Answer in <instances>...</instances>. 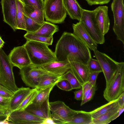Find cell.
<instances>
[{"instance_id":"277c9868","label":"cell","mask_w":124,"mask_h":124,"mask_svg":"<svg viewBox=\"0 0 124 124\" xmlns=\"http://www.w3.org/2000/svg\"><path fill=\"white\" fill-rule=\"evenodd\" d=\"M13 67L8 56L0 49V84L13 93L19 88L15 82Z\"/></svg>"},{"instance_id":"ee69618b","label":"cell","mask_w":124,"mask_h":124,"mask_svg":"<svg viewBox=\"0 0 124 124\" xmlns=\"http://www.w3.org/2000/svg\"><path fill=\"white\" fill-rule=\"evenodd\" d=\"M42 124H55L54 121L51 117L45 119Z\"/></svg>"},{"instance_id":"e0dca14e","label":"cell","mask_w":124,"mask_h":124,"mask_svg":"<svg viewBox=\"0 0 124 124\" xmlns=\"http://www.w3.org/2000/svg\"><path fill=\"white\" fill-rule=\"evenodd\" d=\"M40 66L46 71L59 76L62 75L70 68L68 60L52 62Z\"/></svg>"},{"instance_id":"f1b7e54d","label":"cell","mask_w":124,"mask_h":124,"mask_svg":"<svg viewBox=\"0 0 124 124\" xmlns=\"http://www.w3.org/2000/svg\"><path fill=\"white\" fill-rule=\"evenodd\" d=\"M55 85H54L45 88L38 90V93L32 103H41L49 99L50 93Z\"/></svg>"},{"instance_id":"603a6c76","label":"cell","mask_w":124,"mask_h":124,"mask_svg":"<svg viewBox=\"0 0 124 124\" xmlns=\"http://www.w3.org/2000/svg\"><path fill=\"white\" fill-rule=\"evenodd\" d=\"M59 30L57 25L45 21L37 30L31 33L45 37L51 38L53 37L54 34Z\"/></svg>"},{"instance_id":"9c48e42d","label":"cell","mask_w":124,"mask_h":124,"mask_svg":"<svg viewBox=\"0 0 124 124\" xmlns=\"http://www.w3.org/2000/svg\"><path fill=\"white\" fill-rule=\"evenodd\" d=\"M94 55L100 64L107 86L116 73L120 62H118L106 54L97 49L93 51Z\"/></svg>"},{"instance_id":"ac0fdd59","label":"cell","mask_w":124,"mask_h":124,"mask_svg":"<svg viewBox=\"0 0 124 124\" xmlns=\"http://www.w3.org/2000/svg\"><path fill=\"white\" fill-rule=\"evenodd\" d=\"M69 62L70 70L81 84L82 85L88 81L90 72L87 65L78 62Z\"/></svg>"},{"instance_id":"b9f144b4","label":"cell","mask_w":124,"mask_h":124,"mask_svg":"<svg viewBox=\"0 0 124 124\" xmlns=\"http://www.w3.org/2000/svg\"><path fill=\"white\" fill-rule=\"evenodd\" d=\"M74 98L77 100L79 101L83 99V92L82 88L78 90H76L74 92Z\"/></svg>"},{"instance_id":"e575fe53","label":"cell","mask_w":124,"mask_h":124,"mask_svg":"<svg viewBox=\"0 0 124 124\" xmlns=\"http://www.w3.org/2000/svg\"><path fill=\"white\" fill-rule=\"evenodd\" d=\"M56 85L60 89L66 91H70L73 89L70 83L65 79L59 81Z\"/></svg>"},{"instance_id":"bcb514c9","label":"cell","mask_w":124,"mask_h":124,"mask_svg":"<svg viewBox=\"0 0 124 124\" xmlns=\"http://www.w3.org/2000/svg\"><path fill=\"white\" fill-rule=\"evenodd\" d=\"M7 116H0V124H9L7 120Z\"/></svg>"},{"instance_id":"52a82bcc","label":"cell","mask_w":124,"mask_h":124,"mask_svg":"<svg viewBox=\"0 0 124 124\" xmlns=\"http://www.w3.org/2000/svg\"><path fill=\"white\" fill-rule=\"evenodd\" d=\"M49 104L51 117L55 124H67L68 119L78 111L71 108L62 101L49 102Z\"/></svg>"},{"instance_id":"8fae6325","label":"cell","mask_w":124,"mask_h":124,"mask_svg":"<svg viewBox=\"0 0 124 124\" xmlns=\"http://www.w3.org/2000/svg\"><path fill=\"white\" fill-rule=\"evenodd\" d=\"M7 119L10 124H42L45 120L34 115L25 109L15 110L10 112Z\"/></svg>"},{"instance_id":"30bf717a","label":"cell","mask_w":124,"mask_h":124,"mask_svg":"<svg viewBox=\"0 0 124 124\" xmlns=\"http://www.w3.org/2000/svg\"><path fill=\"white\" fill-rule=\"evenodd\" d=\"M95 42L99 44L105 42L104 35L101 33L97 27L94 17V11L83 9L81 20Z\"/></svg>"},{"instance_id":"4fadbf2b","label":"cell","mask_w":124,"mask_h":124,"mask_svg":"<svg viewBox=\"0 0 124 124\" xmlns=\"http://www.w3.org/2000/svg\"><path fill=\"white\" fill-rule=\"evenodd\" d=\"M13 66L20 70L31 63L27 51L23 45L14 47L8 55Z\"/></svg>"},{"instance_id":"4dcf8cb0","label":"cell","mask_w":124,"mask_h":124,"mask_svg":"<svg viewBox=\"0 0 124 124\" xmlns=\"http://www.w3.org/2000/svg\"><path fill=\"white\" fill-rule=\"evenodd\" d=\"M38 92V90L36 88H33L31 92L25 98L16 110L21 111L25 109L28 107L33 103Z\"/></svg>"},{"instance_id":"d4e9b609","label":"cell","mask_w":124,"mask_h":124,"mask_svg":"<svg viewBox=\"0 0 124 124\" xmlns=\"http://www.w3.org/2000/svg\"><path fill=\"white\" fill-rule=\"evenodd\" d=\"M60 77L50 73L45 74L40 78L35 88L39 90L55 85Z\"/></svg>"},{"instance_id":"3957f363","label":"cell","mask_w":124,"mask_h":124,"mask_svg":"<svg viewBox=\"0 0 124 124\" xmlns=\"http://www.w3.org/2000/svg\"><path fill=\"white\" fill-rule=\"evenodd\" d=\"M124 92V62H120L118 69L103 92L104 98L108 102L117 99Z\"/></svg>"},{"instance_id":"8992f818","label":"cell","mask_w":124,"mask_h":124,"mask_svg":"<svg viewBox=\"0 0 124 124\" xmlns=\"http://www.w3.org/2000/svg\"><path fill=\"white\" fill-rule=\"evenodd\" d=\"M124 0H113L111 4L114 24L113 29L117 39L124 44Z\"/></svg>"},{"instance_id":"6da1fadb","label":"cell","mask_w":124,"mask_h":124,"mask_svg":"<svg viewBox=\"0 0 124 124\" xmlns=\"http://www.w3.org/2000/svg\"><path fill=\"white\" fill-rule=\"evenodd\" d=\"M58 61L68 60L87 65L92 58L89 49L73 33L64 32L56 45L54 52Z\"/></svg>"},{"instance_id":"ffe728a7","label":"cell","mask_w":124,"mask_h":124,"mask_svg":"<svg viewBox=\"0 0 124 124\" xmlns=\"http://www.w3.org/2000/svg\"><path fill=\"white\" fill-rule=\"evenodd\" d=\"M67 14L73 20H81L83 9L77 0H63Z\"/></svg>"},{"instance_id":"f546056e","label":"cell","mask_w":124,"mask_h":124,"mask_svg":"<svg viewBox=\"0 0 124 124\" xmlns=\"http://www.w3.org/2000/svg\"><path fill=\"white\" fill-rule=\"evenodd\" d=\"M24 37L27 40L33 41L43 43L48 46L52 45L53 41V37L46 38L27 32L24 35Z\"/></svg>"},{"instance_id":"cb8c5ba5","label":"cell","mask_w":124,"mask_h":124,"mask_svg":"<svg viewBox=\"0 0 124 124\" xmlns=\"http://www.w3.org/2000/svg\"><path fill=\"white\" fill-rule=\"evenodd\" d=\"M67 124H93V118L89 112L78 111L69 119Z\"/></svg>"},{"instance_id":"74e56055","label":"cell","mask_w":124,"mask_h":124,"mask_svg":"<svg viewBox=\"0 0 124 124\" xmlns=\"http://www.w3.org/2000/svg\"><path fill=\"white\" fill-rule=\"evenodd\" d=\"M10 98H8L0 95V109H8Z\"/></svg>"},{"instance_id":"d6986e66","label":"cell","mask_w":124,"mask_h":124,"mask_svg":"<svg viewBox=\"0 0 124 124\" xmlns=\"http://www.w3.org/2000/svg\"><path fill=\"white\" fill-rule=\"evenodd\" d=\"M32 90L29 87H22L13 93L8 109L9 113L16 109Z\"/></svg>"},{"instance_id":"7402d4cb","label":"cell","mask_w":124,"mask_h":124,"mask_svg":"<svg viewBox=\"0 0 124 124\" xmlns=\"http://www.w3.org/2000/svg\"><path fill=\"white\" fill-rule=\"evenodd\" d=\"M120 107L117 103L104 114L93 119V124H108L118 117V111Z\"/></svg>"},{"instance_id":"4316f807","label":"cell","mask_w":124,"mask_h":124,"mask_svg":"<svg viewBox=\"0 0 124 124\" xmlns=\"http://www.w3.org/2000/svg\"><path fill=\"white\" fill-rule=\"evenodd\" d=\"M117 99L109 102L89 112L93 119L96 118L104 114L117 103Z\"/></svg>"},{"instance_id":"83f0119b","label":"cell","mask_w":124,"mask_h":124,"mask_svg":"<svg viewBox=\"0 0 124 124\" xmlns=\"http://www.w3.org/2000/svg\"><path fill=\"white\" fill-rule=\"evenodd\" d=\"M62 79L67 80L70 83L73 89L82 88V85L70 69L61 76L59 80Z\"/></svg>"},{"instance_id":"7bdbcfd3","label":"cell","mask_w":124,"mask_h":124,"mask_svg":"<svg viewBox=\"0 0 124 124\" xmlns=\"http://www.w3.org/2000/svg\"><path fill=\"white\" fill-rule=\"evenodd\" d=\"M117 103L120 107L124 106V92L117 98Z\"/></svg>"},{"instance_id":"44dd1931","label":"cell","mask_w":124,"mask_h":124,"mask_svg":"<svg viewBox=\"0 0 124 124\" xmlns=\"http://www.w3.org/2000/svg\"><path fill=\"white\" fill-rule=\"evenodd\" d=\"M24 14L40 24H42L45 21L44 10L36 7L27 6L24 4Z\"/></svg>"},{"instance_id":"2e32d148","label":"cell","mask_w":124,"mask_h":124,"mask_svg":"<svg viewBox=\"0 0 124 124\" xmlns=\"http://www.w3.org/2000/svg\"><path fill=\"white\" fill-rule=\"evenodd\" d=\"M49 99L39 104L32 103L25 110L34 115L44 119L50 117L51 113Z\"/></svg>"},{"instance_id":"484cf974","label":"cell","mask_w":124,"mask_h":124,"mask_svg":"<svg viewBox=\"0 0 124 124\" xmlns=\"http://www.w3.org/2000/svg\"><path fill=\"white\" fill-rule=\"evenodd\" d=\"M16 1L17 29L25 30L26 26L24 14V4L21 0H16Z\"/></svg>"},{"instance_id":"60d3db41","label":"cell","mask_w":124,"mask_h":124,"mask_svg":"<svg viewBox=\"0 0 124 124\" xmlns=\"http://www.w3.org/2000/svg\"><path fill=\"white\" fill-rule=\"evenodd\" d=\"M99 72L90 73L88 81L94 86L96 85V79L99 73Z\"/></svg>"},{"instance_id":"f6af8a7d","label":"cell","mask_w":124,"mask_h":124,"mask_svg":"<svg viewBox=\"0 0 124 124\" xmlns=\"http://www.w3.org/2000/svg\"><path fill=\"white\" fill-rule=\"evenodd\" d=\"M9 114L8 110L0 109V116L7 117Z\"/></svg>"},{"instance_id":"1f68e13d","label":"cell","mask_w":124,"mask_h":124,"mask_svg":"<svg viewBox=\"0 0 124 124\" xmlns=\"http://www.w3.org/2000/svg\"><path fill=\"white\" fill-rule=\"evenodd\" d=\"M24 16L26 26L25 31L27 32L32 33L36 31L42 24L38 23L24 15Z\"/></svg>"},{"instance_id":"7dc6e473","label":"cell","mask_w":124,"mask_h":124,"mask_svg":"<svg viewBox=\"0 0 124 124\" xmlns=\"http://www.w3.org/2000/svg\"><path fill=\"white\" fill-rule=\"evenodd\" d=\"M5 43L4 42L2 39L0 35V49L2 48L3 46Z\"/></svg>"},{"instance_id":"836d02e7","label":"cell","mask_w":124,"mask_h":124,"mask_svg":"<svg viewBox=\"0 0 124 124\" xmlns=\"http://www.w3.org/2000/svg\"><path fill=\"white\" fill-rule=\"evenodd\" d=\"M25 5L35 6L44 10L43 0H21Z\"/></svg>"},{"instance_id":"5bb4252c","label":"cell","mask_w":124,"mask_h":124,"mask_svg":"<svg viewBox=\"0 0 124 124\" xmlns=\"http://www.w3.org/2000/svg\"><path fill=\"white\" fill-rule=\"evenodd\" d=\"M73 33L85 44L89 48L94 51L97 49V44L93 39L83 22L80 20L72 25Z\"/></svg>"},{"instance_id":"ab89813d","label":"cell","mask_w":124,"mask_h":124,"mask_svg":"<svg viewBox=\"0 0 124 124\" xmlns=\"http://www.w3.org/2000/svg\"><path fill=\"white\" fill-rule=\"evenodd\" d=\"M90 6L93 5H102L108 4L111 0H85Z\"/></svg>"},{"instance_id":"d6a6232c","label":"cell","mask_w":124,"mask_h":124,"mask_svg":"<svg viewBox=\"0 0 124 124\" xmlns=\"http://www.w3.org/2000/svg\"><path fill=\"white\" fill-rule=\"evenodd\" d=\"M90 73L93 72H102L100 64L97 59L91 58L87 65Z\"/></svg>"},{"instance_id":"f35d334b","label":"cell","mask_w":124,"mask_h":124,"mask_svg":"<svg viewBox=\"0 0 124 124\" xmlns=\"http://www.w3.org/2000/svg\"><path fill=\"white\" fill-rule=\"evenodd\" d=\"M93 86L88 81L85 82L82 85L83 92V99L90 91Z\"/></svg>"},{"instance_id":"ba28073f","label":"cell","mask_w":124,"mask_h":124,"mask_svg":"<svg viewBox=\"0 0 124 124\" xmlns=\"http://www.w3.org/2000/svg\"><path fill=\"white\" fill-rule=\"evenodd\" d=\"M49 73L40 66L31 63L20 70L19 74L26 86L35 88L40 78Z\"/></svg>"},{"instance_id":"7c38bea8","label":"cell","mask_w":124,"mask_h":124,"mask_svg":"<svg viewBox=\"0 0 124 124\" xmlns=\"http://www.w3.org/2000/svg\"><path fill=\"white\" fill-rule=\"evenodd\" d=\"M0 3L3 21L15 31L17 30L16 0H1Z\"/></svg>"},{"instance_id":"9a60e30c","label":"cell","mask_w":124,"mask_h":124,"mask_svg":"<svg viewBox=\"0 0 124 124\" xmlns=\"http://www.w3.org/2000/svg\"><path fill=\"white\" fill-rule=\"evenodd\" d=\"M108 7L99 6L94 11V17L96 25L101 33L104 35L108 32L110 20L108 15Z\"/></svg>"},{"instance_id":"7a4b0ae2","label":"cell","mask_w":124,"mask_h":124,"mask_svg":"<svg viewBox=\"0 0 124 124\" xmlns=\"http://www.w3.org/2000/svg\"><path fill=\"white\" fill-rule=\"evenodd\" d=\"M32 63L41 66L57 60L54 52L47 44L43 43L27 40L23 45Z\"/></svg>"},{"instance_id":"5b68a950","label":"cell","mask_w":124,"mask_h":124,"mask_svg":"<svg viewBox=\"0 0 124 124\" xmlns=\"http://www.w3.org/2000/svg\"><path fill=\"white\" fill-rule=\"evenodd\" d=\"M44 11L46 20L53 24L63 23L66 17L63 0H44Z\"/></svg>"},{"instance_id":"d590c367","label":"cell","mask_w":124,"mask_h":124,"mask_svg":"<svg viewBox=\"0 0 124 124\" xmlns=\"http://www.w3.org/2000/svg\"><path fill=\"white\" fill-rule=\"evenodd\" d=\"M96 90L95 85L93 86L90 91L87 94L85 98L81 101L80 106H82L90 101L93 98Z\"/></svg>"},{"instance_id":"8d00e7d4","label":"cell","mask_w":124,"mask_h":124,"mask_svg":"<svg viewBox=\"0 0 124 124\" xmlns=\"http://www.w3.org/2000/svg\"><path fill=\"white\" fill-rule=\"evenodd\" d=\"M13 93L0 84V95L3 97L10 98Z\"/></svg>"}]
</instances>
